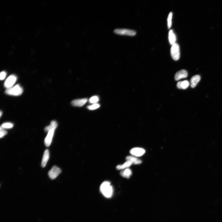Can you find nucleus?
Segmentation results:
<instances>
[{
  "label": "nucleus",
  "mask_w": 222,
  "mask_h": 222,
  "mask_svg": "<svg viewBox=\"0 0 222 222\" xmlns=\"http://www.w3.org/2000/svg\"><path fill=\"white\" fill-rule=\"evenodd\" d=\"M0 133H1L0 137L2 138L7 134V132L1 127L0 128Z\"/></svg>",
  "instance_id": "5701e85b"
},
{
  "label": "nucleus",
  "mask_w": 222,
  "mask_h": 222,
  "mask_svg": "<svg viewBox=\"0 0 222 222\" xmlns=\"http://www.w3.org/2000/svg\"><path fill=\"white\" fill-rule=\"evenodd\" d=\"M87 98L78 99L74 100L71 102V104L74 106L81 107L84 106L87 102Z\"/></svg>",
  "instance_id": "9d476101"
},
{
  "label": "nucleus",
  "mask_w": 222,
  "mask_h": 222,
  "mask_svg": "<svg viewBox=\"0 0 222 222\" xmlns=\"http://www.w3.org/2000/svg\"><path fill=\"white\" fill-rule=\"evenodd\" d=\"M6 75V73L5 72L3 71L0 74V79L1 80H3L5 78Z\"/></svg>",
  "instance_id": "b1692460"
},
{
  "label": "nucleus",
  "mask_w": 222,
  "mask_h": 222,
  "mask_svg": "<svg viewBox=\"0 0 222 222\" xmlns=\"http://www.w3.org/2000/svg\"><path fill=\"white\" fill-rule=\"evenodd\" d=\"M171 54L172 59L175 61L178 60L180 58V49L178 44L175 43L172 45L171 49Z\"/></svg>",
  "instance_id": "7ed1b4c3"
},
{
  "label": "nucleus",
  "mask_w": 222,
  "mask_h": 222,
  "mask_svg": "<svg viewBox=\"0 0 222 222\" xmlns=\"http://www.w3.org/2000/svg\"><path fill=\"white\" fill-rule=\"evenodd\" d=\"M2 111H1V113H0V114H1V115H0V116H1V117L2 116Z\"/></svg>",
  "instance_id": "393cba45"
},
{
  "label": "nucleus",
  "mask_w": 222,
  "mask_h": 222,
  "mask_svg": "<svg viewBox=\"0 0 222 222\" xmlns=\"http://www.w3.org/2000/svg\"><path fill=\"white\" fill-rule=\"evenodd\" d=\"M61 172V170L59 168L56 166H54L49 171L48 174L50 179L54 180L56 178Z\"/></svg>",
  "instance_id": "39448f33"
},
{
  "label": "nucleus",
  "mask_w": 222,
  "mask_h": 222,
  "mask_svg": "<svg viewBox=\"0 0 222 222\" xmlns=\"http://www.w3.org/2000/svg\"><path fill=\"white\" fill-rule=\"evenodd\" d=\"M132 174L131 170L128 168L123 170L120 172V175L128 179L130 178Z\"/></svg>",
  "instance_id": "f3484780"
},
{
  "label": "nucleus",
  "mask_w": 222,
  "mask_h": 222,
  "mask_svg": "<svg viewBox=\"0 0 222 222\" xmlns=\"http://www.w3.org/2000/svg\"><path fill=\"white\" fill-rule=\"evenodd\" d=\"M114 32L116 34L129 36H134L136 34V32L133 30L124 28L115 29Z\"/></svg>",
  "instance_id": "20e7f679"
},
{
  "label": "nucleus",
  "mask_w": 222,
  "mask_h": 222,
  "mask_svg": "<svg viewBox=\"0 0 222 222\" xmlns=\"http://www.w3.org/2000/svg\"><path fill=\"white\" fill-rule=\"evenodd\" d=\"M132 164L131 162L127 160L123 164L117 166L116 169L118 170H123L129 168Z\"/></svg>",
  "instance_id": "4468645a"
},
{
  "label": "nucleus",
  "mask_w": 222,
  "mask_h": 222,
  "mask_svg": "<svg viewBox=\"0 0 222 222\" xmlns=\"http://www.w3.org/2000/svg\"><path fill=\"white\" fill-rule=\"evenodd\" d=\"M100 190L106 197L110 198L113 196V188L109 182L105 181L102 184L100 187Z\"/></svg>",
  "instance_id": "f257e3e1"
},
{
  "label": "nucleus",
  "mask_w": 222,
  "mask_h": 222,
  "mask_svg": "<svg viewBox=\"0 0 222 222\" xmlns=\"http://www.w3.org/2000/svg\"><path fill=\"white\" fill-rule=\"evenodd\" d=\"M100 106V105L98 104H95L93 105L88 106L87 108L88 109L91 110H94L99 108Z\"/></svg>",
  "instance_id": "4be33fe9"
},
{
  "label": "nucleus",
  "mask_w": 222,
  "mask_h": 222,
  "mask_svg": "<svg viewBox=\"0 0 222 222\" xmlns=\"http://www.w3.org/2000/svg\"><path fill=\"white\" fill-rule=\"evenodd\" d=\"M58 126V124L56 121H52L51 122L50 125L44 128V130L46 132H48L50 130L52 129H56Z\"/></svg>",
  "instance_id": "a211bd4d"
},
{
  "label": "nucleus",
  "mask_w": 222,
  "mask_h": 222,
  "mask_svg": "<svg viewBox=\"0 0 222 222\" xmlns=\"http://www.w3.org/2000/svg\"><path fill=\"white\" fill-rule=\"evenodd\" d=\"M188 75V72L186 70H181L176 73L175 76V79L176 81H178L181 79L185 78Z\"/></svg>",
  "instance_id": "1a4fd4ad"
},
{
  "label": "nucleus",
  "mask_w": 222,
  "mask_h": 222,
  "mask_svg": "<svg viewBox=\"0 0 222 222\" xmlns=\"http://www.w3.org/2000/svg\"><path fill=\"white\" fill-rule=\"evenodd\" d=\"M126 159L127 160L131 162L132 164H139L142 162L141 160L134 156H128L126 157Z\"/></svg>",
  "instance_id": "2eb2a0df"
},
{
  "label": "nucleus",
  "mask_w": 222,
  "mask_h": 222,
  "mask_svg": "<svg viewBox=\"0 0 222 222\" xmlns=\"http://www.w3.org/2000/svg\"><path fill=\"white\" fill-rule=\"evenodd\" d=\"M16 80L17 77L15 75H11L9 76L5 82V87L7 88L12 87L16 82Z\"/></svg>",
  "instance_id": "423d86ee"
},
{
  "label": "nucleus",
  "mask_w": 222,
  "mask_h": 222,
  "mask_svg": "<svg viewBox=\"0 0 222 222\" xmlns=\"http://www.w3.org/2000/svg\"><path fill=\"white\" fill-rule=\"evenodd\" d=\"M190 82L187 80L180 81L177 84V87L179 89L185 90L190 85Z\"/></svg>",
  "instance_id": "ddd939ff"
},
{
  "label": "nucleus",
  "mask_w": 222,
  "mask_h": 222,
  "mask_svg": "<svg viewBox=\"0 0 222 222\" xmlns=\"http://www.w3.org/2000/svg\"><path fill=\"white\" fill-rule=\"evenodd\" d=\"M55 130L52 129L50 130L48 133V134L44 139V144L46 147L50 146L51 143L52 139L54 134Z\"/></svg>",
  "instance_id": "6e6552de"
},
{
  "label": "nucleus",
  "mask_w": 222,
  "mask_h": 222,
  "mask_svg": "<svg viewBox=\"0 0 222 222\" xmlns=\"http://www.w3.org/2000/svg\"><path fill=\"white\" fill-rule=\"evenodd\" d=\"M14 127V124L10 123H6L3 124L1 127L4 129H10Z\"/></svg>",
  "instance_id": "412c9836"
},
{
  "label": "nucleus",
  "mask_w": 222,
  "mask_h": 222,
  "mask_svg": "<svg viewBox=\"0 0 222 222\" xmlns=\"http://www.w3.org/2000/svg\"><path fill=\"white\" fill-rule=\"evenodd\" d=\"M169 39L170 43L171 45L176 43V37L173 31L171 30L170 31L169 34Z\"/></svg>",
  "instance_id": "dca6fc26"
},
{
  "label": "nucleus",
  "mask_w": 222,
  "mask_h": 222,
  "mask_svg": "<svg viewBox=\"0 0 222 222\" xmlns=\"http://www.w3.org/2000/svg\"><path fill=\"white\" fill-rule=\"evenodd\" d=\"M99 101V98L98 96H94L92 97L89 100V102L92 104H97Z\"/></svg>",
  "instance_id": "6ab92c4d"
},
{
  "label": "nucleus",
  "mask_w": 222,
  "mask_h": 222,
  "mask_svg": "<svg viewBox=\"0 0 222 222\" xmlns=\"http://www.w3.org/2000/svg\"><path fill=\"white\" fill-rule=\"evenodd\" d=\"M201 76L199 75H196L193 76L190 80L191 86L192 88L195 87L201 80Z\"/></svg>",
  "instance_id": "f8f14e48"
},
{
  "label": "nucleus",
  "mask_w": 222,
  "mask_h": 222,
  "mask_svg": "<svg viewBox=\"0 0 222 222\" xmlns=\"http://www.w3.org/2000/svg\"><path fill=\"white\" fill-rule=\"evenodd\" d=\"M23 92V88L18 84L7 88L5 91V93L7 94L16 96L20 95Z\"/></svg>",
  "instance_id": "f03ea898"
},
{
  "label": "nucleus",
  "mask_w": 222,
  "mask_h": 222,
  "mask_svg": "<svg viewBox=\"0 0 222 222\" xmlns=\"http://www.w3.org/2000/svg\"><path fill=\"white\" fill-rule=\"evenodd\" d=\"M50 158V152L48 149H46L44 151L42 159L41 165L43 168L45 167Z\"/></svg>",
  "instance_id": "9b49d317"
},
{
  "label": "nucleus",
  "mask_w": 222,
  "mask_h": 222,
  "mask_svg": "<svg viewBox=\"0 0 222 222\" xmlns=\"http://www.w3.org/2000/svg\"><path fill=\"white\" fill-rule=\"evenodd\" d=\"M145 152V150L140 148H133L130 151V153L131 155L136 157H140L142 156Z\"/></svg>",
  "instance_id": "0eeeda50"
},
{
  "label": "nucleus",
  "mask_w": 222,
  "mask_h": 222,
  "mask_svg": "<svg viewBox=\"0 0 222 222\" xmlns=\"http://www.w3.org/2000/svg\"><path fill=\"white\" fill-rule=\"evenodd\" d=\"M172 13L170 12L168 16V26L169 29H170L172 25Z\"/></svg>",
  "instance_id": "aec40b11"
}]
</instances>
